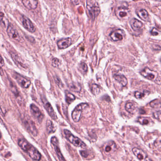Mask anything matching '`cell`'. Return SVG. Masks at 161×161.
<instances>
[{
	"label": "cell",
	"instance_id": "6da1fadb",
	"mask_svg": "<svg viewBox=\"0 0 161 161\" xmlns=\"http://www.w3.org/2000/svg\"><path fill=\"white\" fill-rule=\"evenodd\" d=\"M18 145L24 152L28 154L33 160L39 161L41 160V155L40 152L26 139L24 138L19 139Z\"/></svg>",
	"mask_w": 161,
	"mask_h": 161
},
{
	"label": "cell",
	"instance_id": "7a4b0ae2",
	"mask_svg": "<svg viewBox=\"0 0 161 161\" xmlns=\"http://www.w3.org/2000/svg\"><path fill=\"white\" fill-rule=\"evenodd\" d=\"M87 8L89 17L94 20L100 13V9L95 0H87Z\"/></svg>",
	"mask_w": 161,
	"mask_h": 161
},
{
	"label": "cell",
	"instance_id": "3957f363",
	"mask_svg": "<svg viewBox=\"0 0 161 161\" xmlns=\"http://www.w3.org/2000/svg\"><path fill=\"white\" fill-rule=\"evenodd\" d=\"M141 75L146 79L153 81L158 85H161V77L157 72L150 69L148 68H145L140 72Z\"/></svg>",
	"mask_w": 161,
	"mask_h": 161
},
{
	"label": "cell",
	"instance_id": "277c9868",
	"mask_svg": "<svg viewBox=\"0 0 161 161\" xmlns=\"http://www.w3.org/2000/svg\"><path fill=\"white\" fill-rule=\"evenodd\" d=\"M64 133L65 134L66 139L73 145L77 147H80V148H86V145L79 138L74 136L70 132V131L68 130H64Z\"/></svg>",
	"mask_w": 161,
	"mask_h": 161
},
{
	"label": "cell",
	"instance_id": "5b68a950",
	"mask_svg": "<svg viewBox=\"0 0 161 161\" xmlns=\"http://www.w3.org/2000/svg\"><path fill=\"white\" fill-rule=\"evenodd\" d=\"M22 123L24 127L26 128L27 131L30 133L33 136H37L38 134V130L36 128L35 123L32 120H31L28 117L23 118L22 120Z\"/></svg>",
	"mask_w": 161,
	"mask_h": 161
},
{
	"label": "cell",
	"instance_id": "8992f818",
	"mask_svg": "<svg viewBox=\"0 0 161 161\" xmlns=\"http://www.w3.org/2000/svg\"><path fill=\"white\" fill-rule=\"evenodd\" d=\"M88 106V105L87 103H81L76 107L71 114L72 119L74 122L78 123L80 121L81 117L82 112Z\"/></svg>",
	"mask_w": 161,
	"mask_h": 161
},
{
	"label": "cell",
	"instance_id": "52a82bcc",
	"mask_svg": "<svg viewBox=\"0 0 161 161\" xmlns=\"http://www.w3.org/2000/svg\"><path fill=\"white\" fill-rule=\"evenodd\" d=\"M12 76L14 79L16 80V81L18 82L20 86L22 88H27L30 85L31 81L30 80L23 76L17 72H14L12 74Z\"/></svg>",
	"mask_w": 161,
	"mask_h": 161
},
{
	"label": "cell",
	"instance_id": "ba28073f",
	"mask_svg": "<svg viewBox=\"0 0 161 161\" xmlns=\"http://www.w3.org/2000/svg\"><path fill=\"white\" fill-rule=\"evenodd\" d=\"M41 98L43 106L46 111H47V113L52 119L56 120L57 119V116L50 103L47 101L45 96H41Z\"/></svg>",
	"mask_w": 161,
	"mask_h": 161
},
{
	"label": "cell",
	"instance_id": "9c48e42d",
	"mask_svg": "<svg viewBox=\"0 0 161 161\" xmlns=\"http://www.w3.org/2000/svg\"><path fill=\"white\" fill-rule=\"evenodd\" d=\"M30 108L31 113L34 118L37 120L38 123H41L44 116L39 108L34 104H31Z\"/></svg>",
	"mask_w": 161,
	"mask_h": 161
},
{
	"label": "cell",
	"instance_id": "30bf717a",
	"mask_svg": "<svg viewBox=\"0 0 161 161\" xmlns=\"http://www.w3.org/2000/svg\"><path fill=\"white\" fill-rule=\"evenodd\" d=\"M7 28V33L9 37L15 41L20 42L21 40L18 31L11 24H9Z\"/></svg>",
	"mask_w": 161,
	"mask_h": 161
},
{
	"label": "cell",
	"instance_id": "8fae6325",
	"mask_svg": "<svg viewBox=\"0 0 161 161\" xmlns=\"http://www.w3.org/2000/svg\"><path fill=\"white\" fill-rule=\"evenodd\" d=\"M51 142L52 146H53V148H55V151L59 160H61V161H65V159L63 156L61 150H60L58 139H57V138L56 137H52L51 139Z\"/></svg>",
	"mask_w": 161,
	"mask_h": 161
},
{
	"label": "cell",
	"instance_id": "7c38bea8",
	"mask_svg": "<svg viewBox=\"0 0 161 161\" xmlns=\"http://www.w3.org/2000/svg\"><path fill=\"white\" fill-rule=\"evenodd\" d=\"M112 40L114 41H121L125 36V33L122 29H116L114 31L112 32L110 35Z\"/></svg>",
	"mask_w": 161,
	"mask_h": 161
},
{
	"label": "cell",
	"instance_id": "4fadbf2b",
	"mask_svg": "<svg viewBox=\"0 0 161 161\" xmlns=\"http://www.w3.org/2000/svg\"><path fill=\"white\" fill-rule=\"evenodd\" d=\"M22 24L24 28L31 33L35 32L36 27L34 25L32 21L25 15L22 16Z\"/></svg>",
	"mask_w": 161,
	"mask_h": 161
},
{
	"label": "cell",
	"instance_id": "5bb4252c",
	"mask_svg": "<svg viewBox=\"0 0 161 161\" xmlns=\"http://www.w3.org/2000/svg\"><path fill=\"white\" fill-rule=\"evenodd\" d=\"M57 46L60 49H64L69 47L72 44V40L70 38H66L59 40L57 42Z\"/></svg>",
	"mask_w": 161,
	"mask_h": 161
},
{
	"label": "cell",
	"instance_id": "9a60e30c",
	"mask_svg": "<svg viewBox=\"0 0 161 161\" xmlns=\"http://www.w3.org/2000/svg\"><path fill=\"white\" fill-rule=\"evenodd\" d=\"M10 55L13 58L15 64L19 67L22 68H26L27 65L25 63L22 61V59L20 57L17 53L11 52H10Z\"/></svg>",
	"mask_w": 161,
	"mask_h": 161
},
{
	"label": "cell",
	"instance_id": "2e32d148",
	"mask_svg": "<svg viewBox=\"0 0 161 161\" xmlns=\"http://www.w3.org/2000/svg\"><path fill=\"white\" fill-rule=\"evenodd\" d=\"M23 5L27 9H35L38 7V0H20Z\"/></svg>",
	"mask_w": 161,
	"mask_h": 161
},
{
	"label": "cell",
	"instance_id": "e0dca14e",
	"mask_svg": "<svg viewBox=\"0 0 161 161\" xmlns=\"http://www.w3.org/2000/svg\"><path fill=\"white\" fill-rule=\"evenodd\" d=\"M132 152L134 155L136 156L140 161L146 160L148 158V155L146 153L143 151L142 150L138 148H134L132 149Z\"/></svg>",
	"mask_w": 161,
	"mask_h": 161
},
{
	"label": "cell",
	"instance_id": "ac0fdd59",
	"mask_svg": "<svg viewBox=\"0 0 161 161\" xmlns=\"http://www.w3.org/2000/svg\"><path fill=\"white\" fill-rule=\"evenodd\" d=\"M116 15L119 19H128L130 15V10L128 8H119L116 10Z\"/></svg>",
	"mask_w": 161,
	"mask_h": 161
},
{
	"label": "cell",
	"instance_id": "d6986e66",
	"mask_svg": "<svg viewBox=\"0 0 161 161\" xmlns=\"http://www.w3.org/2000/svg\"><path fill=\"white\" fill-rule=\"evenodd\" d=\"M131 27L135 31H138L142 28L143 24L136 19H132L130 21Z\"/></svg>",
	"mask_w": 161,
	"mask_h": 161
},
{
	"label": "cell",
	"instance_id": "ffe728a7",
	"mask_svg": "<svg viewBox=\"0 0 161 161\" xmlns=\"http://www.w3.org/2000/svg\"><path fill=\"white\" fill-rule=\"evenodd\" d=\"M126 110L131 114H134L136 113L137 108L136 105L131 102H128L125 106Z\"/></svg>",
	"mask_w": 161,
	"mask_h": 161
},
{
	"label": "cell",
	"instance_id": "44dd1931",
	"mask_svg": "<svg viewBox=\"0 0 161 161\" xmlns=\"http://www.w3.org/2000/svg\"><path fill=\"white\" fill-rule=\"evenodd\" d=\"M138 16L144 21H148L149 20L148 13L145 9H141L137 12Z\"/></svg>",
	"mask_w": 161,
	"mask_h": 161
},
{
	"label": "cell",
	"instance_id": "7402d4cb",
	"mask_svg": "<svg viewBox=\"0 0 161 161\" xmlns=\"http://www.w3.org/2000/svg\"><path fill=\"white\" fill-rule=\"evenodd\" d=\"M113 77L116 80L120 83L122 86H123V87H125L127 85V83H128L127 79L123 75H115Z\"/></svg>",
	"mask_w": 161,
	"mask_h": 161
},
{
	"label": "cell",
	"instance_id": "603a6c76",
	"mask_svg": "<svg viewBox=\"0 0 161 161\" xmlns=\"http://www.w3.org/2000/svg\"><path fill=\"white\" fill-rule=\"evenodd\" d=\"M46 130L48 134H51L55 132L56 127L51 120H47L46 122Z\"/></svg>",
	"mask_w": 161,
	"mask_h": 161
},
{
	"label": "cell",
	"instance_id": "cb8c5ba5",
	"mask_svg": "<svg viewBox=\"0 0 161 161\" xmlns=\"http://www.w3.org/2000/svg\"><path fill=\"white\" fill-rule=\"evenodd\" d=\"M116 145L114 142H110L105 147V151L106 153H111L113 152L116 149Z\"/></svg>",
	"mask_w": 161,
	"mask_h": 161
},
{
	"label": "cell",
	"instance_id": "d4e9b609",
	"mask_svg": "<svg viewBox=\"0 0 161 161\" xmlns=\"http://www.w3.org/2000/svg\"><path fill=\"white\" fill-rule=\"evenodd\" d=\"M0 22H1L4 27H8L9 25V21L7 18L6 17L5 13L0 8Z\"/></svg>",
	"mask_w": 161,
	"mask_h": 161
},
{
	"label": "cell",
	"instance_id": "484cf974",
	"mask_svg": "<svg viewBox=\"0 0 161 161\" xmlns=\"http://www.w3.org/2000/svg\"><path fill=\"white\" fill-rule=\"evenodd\" d=\"M150 94L149 91L146 90H144L143 92H139V91H136L135 92L134 95L136 98L142 99L144 97H146L147 95H148Z\"/></svg>",
	"mask_w": 161,
	"mask_h": 161
},
{
	"label": "cell",
	"instance_id": "4316f807",
	"mask_svg": "<svg viewBox=\"0 0 161 161\" xmlns=\"http://www.w3.org/2000/svg\"><path fill=\"white\" fill-rule=\"evenodd\" d=\"M70 89L73 92H80L81 90V87L79 83L73 82L69 86Z\"/></svg>",
	"mask_w": 161,
	"mask_h": 161
},
{
	"label": "cell",
	"instance_id": "83f0119b",
	"mask_svg": "<svg viewBox=\"0 0 161 161\" xmlns=\"http://www.w3.org/2000/svg\"><path fill=\"white\" fill-rule=\"evenodd\" d=\"M76 97L70 92H67L65 93V100L68 105L71 104L75 100Z\"/></svg>",
	"mask_w": 161,
	"mask_h": 161
},
{
	"label": "cell",
	"instance_id": "f1b7e54d",
	"mask_svg": "<svg viewBox=\"0 0 161 161\" xmlns=\"http://www.w3.org/2000/svg\"><path fill=\"white\" fill-rule=\"evenodd\" d=\"M138 121L140 124L145 125L150 123L151 119L145 117H140L138 119Z\"/></svg>",
	"mask_w": 161,
	"mask_h": 161
},
{
	"label": "cell",
	"instance_id": "f546056e",
	"mask_svg": "<svg viewBox=\"0 0 161 161\" xmlns=\"http://www.w3.org/2000/svg\"><path fill=\"white\" fill-rule=\"evenodd\" d=\"M91 91L92 93L95 95H97L99 94L101 91V88L97 84H94L92 85L91 87Z\"/></svg>",
	"mask_w": 161,
	"mask_h": 161
},
{
	"label": "cell",
	"instance_id": "4dcf8cb0",
	"mask_svg": "<svg viewBox=\"0 0 161 161\" xmlns=\"http://www.w3.org/2000/svg\"><path fill=\"white\" fill-rule=\"evenodd\" d=\"M150 106L154 108H160L161 107V102L159 99H156L150 102Z\"/></svg>",
	"mask_w": 161,
	"mask_h": 161
},
{
	"label": "cell",
	"instance_id": "1f68e13d",
	"mask_svg": "<svg viewBox=\"0 0 161 161\" xmlns=\"http://www.w3.org/2000/svg\"><path fill=\"white\" fill-rule=\"evenodd\" d=\"M61 62L59 59L56 58H53L52 61V65L53 67L58 68L61 65Z\"/></svg>",
	"mask_w": 161,
	"mask_h": 161
},
{
	"label": "cell",
	"instance_id": "d6a6232c",
	"mask_svg": "<svg viewBox=\"0 0 161 161\" xmlns=\"http://www.w3.org/2000/svg\"><path fill=\"white\" fill-rule=\"evenodd\" d=\"M80 68L81 70H82V72H83V73H86L88 71V66L85 62H83L80 63Z\"/></svg>",
	"mask_w": 161,
	"mask_h": 161
},
{
	"label": "cell",
	"instance_id": "836d02e7",
	"mask_svg": "<svg viewBox=\"0 0 161 161\" xmlns=\"http://www.w3.org/2000/svg\"><path fill=\"white\" fill-rule=\"evenodd\" d=\"M11 89L13 93L15 95V96H19V93L17 87H15L14 85H13V83L11 82Z\"/></svg>",
	"mask_w": 161,
	"mask_h": 161
},
{
	"label": "cell",
	"instance_id": "e575fe53",
	"mask_svg": "<svg viewBox=\"0 0 161 161\" xmlns=\"http://www.w3.org/2000/svg\"><path fill=\"white\" fill-rule=\"evenodd\" d=\"M153 116L154 118L157 120L159 121H161V111L159 110L157 112H155L153 113Z\"/></svg>",
	"mask_w": 161,
	"mask_h": 161
},
{
	"label": "cell",
	"instance_id": "d590c367",
	"mask_svg": "<svg viewBox=\"0 0 161 161\" xmlns=\"http://www.w3.org/2000/svg\"><path fill=\"white\" fill-rule=\"evenodd\" d=\"M152 35L154 36H158L159 35V34L160 33L159 31L157 29H156V28H154L152 29L151 32Z\"/></svg>",
	"mask_w": 161,
	"mask_h": 161
},
{
	"label": "cell",
	"instance_id": "8d00e7d4",
	"mask_svg": "<svg viewBox=\"0 0 161 161\" xmlns=\"http://www.w3.org/2000/svg\"><path fill=\"white\" fill-rule=\"evenodd\" d=\"M80 155H81L84 158H86L88 156V153L87 151H80Z\"/></svg>",
	"mask_w": 161,
	"mask_h": 161
},
{
	"label": "cell",
	"instance_id": "74e56055",
	"mask_svg": "<svg viewBox=\"0 0 161 161\" xmlns=\"http://www.w3.org/2000/svg\"><path fill=\"white\" fill-rule=\"evenodd\" d=\"M4 65V62L2 56L0 55V67H2Z\"/></svg>",
	"mask_w": 161,
	"mask_h": 161
},
{
	"label": "cell",
	"instance_id": "f35d334b",
	"mask_svg": "<svg viewBox=\"0 0 161 161\" xmlns=\"http://www.w3.org/2000/svg\"><path fill=\"white\" fill-rule=\"evenodd\" d=\"M59 79L58 77H56V78L55 79L57 84L59 85V86H61V85H62V82H61V81H60V82H59Z\"/></svg>",
	"mask_w": 161,
	"mask_h": 161
},
{
	"label": "cell",
	"instance_id": "ab89813d",
	"mask_svg": "<svg viewBox=\"0 0 161 161\" xmlns=\"http://www.w3.org/2000/svg\"><path fill=\"white\" fill-rule=\"evenodd\" d=\"M71 2L74 5H77V4H79L78 0H71Z\"/></svg>",
	"mask_w": 161,
	"mask_h": 161
},
{
	"label": "cell",
	"instance_id": "60d3db41",
	"mask_svg": "<svg viewBox=\"0 0 161 161\" xmlns=\"http://www.w3.org/2000/svg\"><path fill=\"white\" fill-rule=\"evenodd\" d=\"M1 137H2L1 133L0 132V138H1Z\"/></svg>",
	"mask_w": 161,
	"mask_h": 161
},
{
	"label": "cell",
	"instance_id": "b9f144b4",
	"mask_svg": "<svg viewBox=\"0 0 161 161\" xmlns=\"http://www.w3.org/2000/svg\"><path fill=\"white\" fill-rule=\"evenodd\" d=\"M1 121H2V120L1 118H0V122H1Z\"/></svg>",
	"mask_w": 161,
	"mask_h": 161
},
{
	"label": "cell",
	"instance_id": "7bdbcfd3",
	"mask_svg": "<svg viewBox=\"0 0 161 161\" xmlns=\"http://www.w3.org/2000/svg\"><path fill=\"white\" fill-rule=\"evenodd\" d=\"M51 1H52V0H51Z\"/></svg>",
	"mask_w": 161,
	"mask_h": 161
}]
</instances>
